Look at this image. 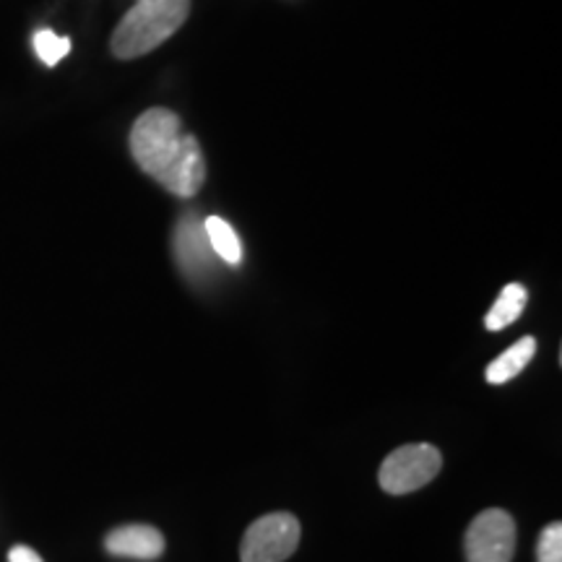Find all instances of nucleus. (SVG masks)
<instances>
[{
  "mask_svg": "<svg viewBox=\"0 0 562 562\" xmlns=\"http://www.w3.org/2000/svg\"><path fill=\"white\" fill-rule=\"evenodd\" d=\"M191 0H138L112 34V55L133 60L157 50L186 24Z\"/></svg>",
  "mask_w": 562,
  "mask_h": 562,
  "instance_id": "obj_2",
  "label": "nucleus"
},
{
  "mask_svg": "<svg viewBox=\"0 0 562 562\" xmlns=\"http://www.w3.org/2000/svg\"><path fill=\"white\" fill-rule=\"evenodd\" d=\"M526 302H529V292H526L524 284H508L501 292V297L495 300V305L490 307V313L484 315V326L490 331H503L510 323L521 318Z\"/></svg>",
  "mask_w": 562,
  "mask_h": 562,
  "instance_id": "obj_9",
  "label": "nucleus"
},
{
  "mask_svg": "<svg viewBox=\"0 0 562 562\" xmlns=\"http://www.w3.org/2000/svg\"><path fill=\"white\" fill-rule=\"evenodd\" d=\"M203 229H206L209 245L211 250H214V256H220L222 261L229 266L243 263V243L227 222L220 220V216H209V220L203 222Z\"/></svg>",
  "mask_w": 562,
  "mask_h": 562,
  "instance_id": "obj_10",
  "label": "nucleus"
},
{
  "mask_svg": "<svg viewBox=\"0 0 562 562\" xmlns=\"http://www.w3.org/2000/svg\"><path fill=\"white\" fill-rule=\"evenodd\" d=\"M300 544V521L292 513H269L248 526L243 537V562H284Z\"/></svg>",
  "mask_w": 562,
  "mask_h": 562,
  "instance_id": "obj_4",
  "label": "nucleus"
},
{
  "mask_svg": "<svg viewBox=\"0 0 562 562\" xmlns=\"http://www.w3.org/2000/svg\"><path fill=\"white\" fill-rule=\"evenodd\" d=\"M110 554L128 560H157L165 552V537L154 526L146 524H128L121 529L110 531L104 539Z\"/></svg>",
  "mask_w": 562,
  "mask_h": 562,
  "instance_id": "obj_7",
  "label": "nucleus"
},
{
  "mask_svg": "<svg viewBox=\"0 0 562 562\" xmlns=\"http://www.w3.org/2000/svg\"><path fill=\"white\" fill-rule=\"evenodd\" d=\"M442 469V456L430 442H412L393 451L381 463L378 482L389 495H409V492L430 484Z\"/></svg>",
  "mask_w": 562,
  "mask_h": 562,
  "instance_id": "obj_3",
  "label": "nucleus"
},
{
  "mask_svg": "<svg viewBox=\"0 0 562 562\" xmlns=\"http://www.w3.org/2000/svg\"><path fill=\"white\" fill-rule=\"evenodd\" d=\"M467 562H510L516 552V521L501 508L482 510L469 526Z\"/></svg>",
  "mask_w": 562,
  "mask_h": 562,
  "instance_id": "obj_5",
  "label": "nucleus"
},
{
  "mask_svg": "<svg viewBox=\"0 0 562 562\" xmlns=\"http://www.w3.org/2000/svg\"><path fill=\"white\" fill-rule=\"evenodd\" d=\"M539 562H562V524H550L539 533L537 542Z\"/></svg>",
  "mask_w": 562,
  "mask_h": 562,
  "instance_id": "obj_12",
  "label": "nucleus"
},
{
  "mask_svg": "<svg viewBox=\"0 0 562 562\" xmlns=\"http://www.w3.org/2000/svg\"><path fill=\"white\" fill-rule=\"evenodd\" d=\"M211 258H214V250L209 245L203 222L188 214L175 229V261L180 263L182 273H188L191 279H201L211 269Z\"/></svg>",
  "mask_w": 562,
  "mask_h": 562,
  "instance_id": "obj_6",
  "label": "nucleus"
},
{
  "mask_svg": "<svg viewBox=\"0 0 562 562\" xmlns=\"http://www.w3.org/2000/svg\"><path fill=\"white\" fill-rule=\"evenodd\" d=\"M34 53L40 55V60L45 66H58V63L70 53V40L60 37L53 30H40L34 32Z\"/></svg>",
  "mask_w": 562,
  "mask_h": 562,
  "instance_id": "obj_11",
  "label": "nucleus"
},
{
  "mask_svg": "<svg viewBox=\"0 0 562 562\" xmlns=\"http://www.w3.org/2000/svg\"><path fill=\"white\" fill-rule=\"evenodd\" d=\"M131 154L149 178L180 199H193L206 182V159L199 138L182 128V121L167 108H151L133 123Z\"/></svg>",
  "mask_w": 562,
  "mask_h": 562,
  "instance_id": "obj_1",
  "label": "nucleus"
},
{
  "mask_svg": "<svg viewBox=\"0 0 562 562\" xmlns=\"http://www.w3.org/2000/svg\"><path fill=\"white\" fill-rule=\"evenodd\" d=\"M533 355H537V339H533V336H524V339H518L513 347L505 349L497 360H492L487 364L484 378H487V383L492 385L508 383L516 375H521L526 364L533 360Z\"/></svg>",
  "mask_w": 562,
  "mask_h": 562,
  "instance_id": "obj_8",
  "label": "nucleus"
},
{
  "mask_svg": "<svg viewBox=\"0 0 562 562\" xmlns=\"http://www.w3.org/2000/svg\"><path fill=\"white\" fill-rule=\"evenodd\" d=\"M9 562H42V558L37 552L32 550V547L26 544H16L13 550L9 552Z\"/></svg>",
  "mask_w": 562,
  "mask_h": 562,
  "instance_id": "obj_13",
  "label": "nucleus"
}]
</instances>
